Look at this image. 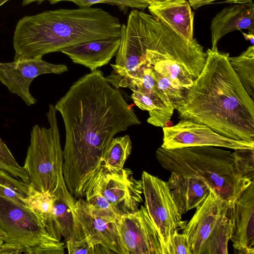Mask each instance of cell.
<instances>
[{
  "label": "cell",
  "instance_id": "cell-1",
  "mask_svg": "<svg viewBox=\"0 0 254 254\" xmlns=\"http://www.w3.org/2000/svg\"><path fill=\"white\" fill-rule=\"evenodd\" d=\"M54 106L65 129L64 179L78 199L84 197L114 136L141 122L121 91L98 69L74 82Z\"/></svg>",
  "mask_w": 254,
  "mask_h": 254
},
{
  "label": "cell",
  "instance_id": "cell-2",
  "mask_svg": "<svg viewBox=\"0 0 254 254\" xmlns=\"http://www.w3.org/2000/svg\"><path fill=\"white\" fill-rule=\"evenodd\" d=\"M205 66L184 98L175 104L179 118L205 125L216 133L254 143V100L229 61V54L208 49Z\"/></svg>",
  "mask_w": 254,
  "mask_h": 254
},
{
  "label": "cell",
  "instance_id": "cell-3",
  "mask_svg": "<svg viewBox=\"0 0 254 254\" xmlns=\"http://www.w3.org/2000/svg\"><path fill=\"white\" fill-rule=\"evenodd\" d=\"M121 25L118 18L96 7L62 8L25 16L14 32V61L42 58L83 42L119 38Z\"/></svg>",
  "mask_w": 254,
  "mask_h": 254
},
{
  "label": "cell",
  "instance_id": "cell-4",
  "mask_svg": "<svg viewBox=\"0 0 254 254\" xmlns=\"http://www.w3.org/2000/svg\"><path fill=\"white\" fill-rule=\"evenodd\" d=\"M155 156L167 171L204 182L210 191L231 206L254 181L242 177L235 170L232 152L204 146L167 149L160 146Z\"/></svg>",
  "mask_w": 254,
  "mask_h": 254
},
{
  "label": "cell",
  "instance_id": "cell-5",
  "mask_svg": "<svg viewBox=\"0 0 254 254\" xmlns=\"http://www.w3.org/2000/svg\"><path fill=\"white\" fill-rule=\"evenodd\" d=\"M171 27L160 19L133 9L126 24L121 25V42L113 71L106 78L116 88L126 87L139 68L147 64L146 53Z\"/></svg>",
  "mask_w": 254,
  "mask_h": 254
},
{
  "label": "cell",
  "instance_id": "cell-6",
  "mask_svg": "<svg viewBox=\"0 0 254 254\" xmlns=\"http://www.w3.org/2000/svg\"><path fill=\"white\" fill-rule=\"evenodd\" d=\"M0 228L7 236L0 254H64V244L50 236L32 207L0 195Z\"/></svg>",
  "mask_w": 254,
  "mask_h": 254
},
{
  "label": "cell",
  "instance_id": "cell-7",
  "mask_svg": "<svg viewBox=\"0 0 254 254\" xmlns=\"http://www.w3.org/2000/svg\"><path fill=\"white\" fill-rule=\"evenodd\" d=\"M55 106L50 104L46 113L49 127L35 125L30 133L23 168L29 183L38 190L51 193L56 188L63 172V151Z\"/></svg>",
  "mask_w": 254,
  "mask_h": 254
},
{
  "label": "cell",
  "instance_id": "cell-8",
  "mask_svg": "<svg viewBox=\"0 0 254 254\" xmlns=\"http://www.w3.org/2000/svg\"><path fill=\"white\" fill-rule=\"evenodd\" d=\"M228 204L210 191L183 229L191 254H227L232 233Z\"/></svg>",
  "mask_w": 254,
  "mask_h": 254
},
{
  "label": "cell",
  "instance_id": "cell-9",
  "mask_svg": "<svg viewBox=\"0 0 254 254\" xmlns=\"http://www.w3.org/2000/svg\"><path fill=\"white\" fill-rule=\"evenodd\" d=\"M85 192L98 194L106 200L118 219L137 211L143 201L142 181L135 179L130 169L111 170L102 164L88 182Z\"/></svg>",
  "mask_w": 254,
  "mask_h": 254
},
{
  "label": "cell",
  "instance_id": "cell-10",
  "mask_svg": "<svg viewBox=\"0 0 254 254\" xmlns=\"http://www.w3.org/2000/svg\"><path fill=\"white\" fill-rule=\"evenodd\" d=\"M145 207L162 241L166 254L171 237L186 223L164 181L143 171L141 175Z\"/></svg>",
  "mask_w": 254,
  "mask_h": 254
},
{
  "label": "cell",
  "instance_id": "cell-11",
  "mask_svg": "<svg viewBox=\"0 0 254 254\" xmlns=\"http://www.w3.org/2000/svg\"><path fill=\"white\" fill-rule=\"evenodd\" d=\"M74 210L94 254H125L115 214L96 208L82 198L76 200Z\"/></svg>",
  "mask_w": 254,
  "mask_h": 254
},
{
  "label": "cell",
  "instance_id": "cell-12",
  "mask_svg": "<svg viewBox=\"0 0 254 254\" xmlns=\"http://www.w3.org/2000/svg\"><path fill=\"white\" fill-rule=\"evenodd\" d=\"M161 147L174 149L209 146L236 150L254 148V143L239 141L221 135L208 127L187 119H181L172 127H163Z\"/></svg>",
  "mask_w": 254,
  "mask_h": 254
},
{
  "label": "cell",
  "instance_id": "cell-13",
  "mask_svg": "<svg viewBox=\"0 0 254 254\" xmlns=\"http://www.w3.org/2000/svg\"><path fill=\"white\" fill-rule=\"evenodd\" d=\"M125 254H164L160 236L145 206L117 221Z\"/></svg>",
  "mask_w": 254,
  "mask_h": 254
},
{
  "label": "cell",
  "instance_id": "cell-14",
  "mask_svg": "<svg viewBox=\"0 0 254 254\" xmlns=\"http://www.w3.org/2000/svg\"><path fill=\"white\" fill-rule=\"evenodd\" d=\"M132 91L131 98L139 109L147 111V122L163 127L171 120L174 106L158 87L146 64L142 66L127 85Z\"/></svg>",
  "mask_w": 254,
  "mask_h": 254
},
{
  "label": "cell",
  "instance_id": "cell-15",
  "mask_svg": "<svg viewBox=\"0 0 254 254\" xmlns=\"http://www.w3.org/2000/svg\"><path fill=\"white\" fill-rule=\"evenodd\" d=\"M67 70L65 64H51L42 58L0 62V82L30 106L37 102L29 90L34 78L41 74H61Z\"/></svg>",
  "mask_w": 254,
  "mask_h": 254
},
{
  "label": "cell",
  "instance_id": "cell-16",
  "mask_svg": "<svg viewBox=\"0 0 254 254\" xmlns=\"http://www.w3.org/2000/svg\"><path fill=\"white\" fill-rule=\"evenodd\" d=\"M51 193L52 211L45 225L50 236L59 241L62 238L65 241L85 238L74 210L76 199L67 189L63 172L60 173L57 185Z\"/></svg>",
  "mask_w": 254,
  "mask_h": 254
},
{
  "label": "cell",
  "instance_id": "cell-17",
  "mask_svg": "<svg viewBox=\"0 0 254 254\" xmlns=\"http://www.w3.org/2000/svg\"><path fill=\"white\" fill-rule=\"evenodd\" d=\"M232 223L230 240L236 253L254 254V181L228 209Z\"/></svg>",
  "mask_w": 254,
  "mask_h": 254
},
{
  "label": "cell",
  "instance_id": "cell-18",
  "mask_svg": "<svg viewBox=\"0 0 254 254\" xmlns=\"http://www.w3.org/2000/svg\"><path fill=\"white\" fill-rule=\"evenodd\" d=\"M151 14L163 21L188 41L193 38L194 13L188 0H148Z\"/></svg>",
  "mask_w": 254,
  "mask_h": 254
},
{
  "label": "cell",
  "instance_id": "cell-19",
  "mask_svg": "<svg viewBox=\"0 0 254 254\" xmlns=\"http://www.w3.org/2000/svg\"><path fill=\"white\" fill-rule=\"evenodd\" d=\"M120 37L101 39L83 42L62 50L75 64L83 65L91 71L107 64L116 55Z\"/></svg>",
  "mask_w": 254,
  "mask_h": 254
},
{
  "label": "cell",
  "instance_id": "cell-20",
  "mask_svg": "<svg viewBox=\"0 0 254 254\" xmlns=\"http://www.w3.org/2000/svg\"><path fill=\"white\" fill-rule=\"evenodd\" d=\"M248 29L254 33V3L235 4L223 8L212 19L210 30L211 50L217 48L220 39L232 31Z\"/></svg>",
  "mask_w": 254,
  "mask_h": 254
},
{
  "label": "cell",
  "instance_id": "cell-21",
  "mask_svg": "<svg viewBox=\"0 0 254 254\" xmlns=\"http://www.w3.org/2000/svg\"><path fill=\"white\" fill-rule=\"evenodd\" d=\"M166 183L182 215L196 208L211 191L199 179L173 173Z\"/></svg>",
  "mask_w": 254,
  "mask_h": 254
},
{
  "label": "cell",
  "instance_id": "cell-22",
  "mask_svg": "<svg viewBox=\"0 0 254 254\" xmlns=\"http://www.w3.org/2000/svg\"><path fill=\"white\" fill-rule=\"evenodd\" d=\"M230 64L246 91L254 100V46L237 57H229Z\"/></svg>",
  "mask_w": 254,
  "mask_h": 254
},
{
  "label": "cell",
  "instance_id": "cell-23",
  "mask_svg": "<svg viewBox=\"0 0 254 254\" xmlns=\"http://www.w3.org/2000/svg\"><path fill=\"white\" fill-rule=\"evenodd\" d=\"M131 149L132 144L129 135L114 137L104 154L102 164L111 170L123 168Z\"/></svg>",
  "mask_w": 254,
  "mask_h": 254
},
{
  "label": "cell",
  "instance_id": "cell-24",
  "mask_svg": "<svg viewBox=\"0 0 254 254\" xmlns=\"http://www.w3.org/2000/svg\"><path fill=\"white\" fill-rule=\"evenodd\" d=\"M30 184L14 179L9 173L0 169V195L29 206L27 202Z\"/></svg>",
  "mask_w": 254,
  "mask_h": 254
},
{
  "label": "cell",
  "instance_id": "cell-25",
  "mask_svg": "<svg viewBox=\"0 0 254 254\" xmlns=\"http://www.w3.org/2000/svg\"><path fill=\"white\" fill-rule=\"evenodd\" d=\"M27 202L38 213L45 225L52 211V193L40 191L30 183V191Z\"/></svg>",
  "mask_w": 254,
  "mask_h": 254
},
{
  "label": "cell",
  "instance_id": "cell-26",
  "mask_svg": "<svg viewBox=\"0 0 254 254\" xmlns=\"http://www.w3.org/2000/svg\"><path fill=\"white\" fill-rule=\"evenodd\" d=\"M39 3L44 0L51 4L66 1L73 2L80 8L89 7L91 5L104 3L117 6L121 10L126 11L128 8L143 10L148 5V0H36Z\"/></svg>",
  "mask_w": 254,
  "mask_h": 254
},
{
  "label": "cell",
  "instance_id": "cell-27",
  "mask_svg": "<svg viewBox=\"0 0 254 254\" xmlns=\"http://www.w3.org/2000/svg\"><path fill=\"white\" fill-rule=\"evenodd\" d=\"M232 152L234 167L243 178L254 181V148H241Z\"/></svg>",
  "mask_w": 254,
  "mask_h": 254
},
{
  "label": "cell",
  "instance_id": "cell-28",
  "mask_svg": "<svg viewBox=\"0 0 254 254\" xmlns=\"http://www.w3.org/2000/svg\"><path fill=\"white\" fill-rule=\"evenodd\" d=\"M148 66L150 68L151 73L157 85L170 99L173 105L184 98L186 89L175 85L169 78L165 77Z\"/></svg>",
  "mask_w": 254,
  "mask_h": 254
},
{
  "label": "cell",
  "instance_id": "cell-29",
  "mask_svg": "<svg viewBox=\"0 0 254 254\" xmlns=\"http://www.w3.org/2000/svg\"><path fill=\"white\" fill-rule=\"evenodd\" d=\"M0 161L17 173L20 180L29 183L28 176L25 169L19 165L6 145L0 138Z\"/></svg>",
  "mask_w": 254,
  "mask_h": 254
},
{
  "label": "cell",
  "instance_id": "cell-30",
  "mask_svg": "<svg viewBox=\"0 0 254 254\" xmlns=\"http://www.w3.org/2000/svg\"><path fill=\"white\" fill-rule=\"evenodd\" d=\"M166 254H191L190 246L184 233L175 231L170 238Z\"/></svg>",
  "mask_w": 254,
  "mask_h": 254
},
{
  "label": "cell",
  "instance_id": "cell-31",
  "mask_svg": "<svg viewBox=\"0 0 254 254\" xmlns=\"http://www.w3.org/2000/svg\"><path fill=\"white\" fill-rule=\"evenodd\" d=\"M66 242V247L69 254H94L93 250L85 238Z\"/></svg>",
  "mask_w": 254,
  "mask_h": 254
},
{
  "label": "cell",
  "instance_id": "cell-32",
  "mask_svg": "<svg viewBox=\"0 0 254 254\" xmlns=\"http://www.w3.org/2000/svg\"><path fill=\"white\" fill-rule=\"evenodd\" d=\"M191 7L197 9L200 7L211 3L217 0H188ZM226 2L234 4L244 3L252 2L253 0H224Z\"/></svg>",
  "mask_w": 254,
  "mask_h": 254
},
{
  "label": "cell",
  "instance_id": "cell-33",
  "mask_svg": "<svg viewBox=\"0 0 254 254\" xmlns=\"http://www.w3.org/2000/svg\"><path fill=\"white\" fill-rule=\"evenodd\" d=\"M0 169L5 170L9 173L12 176L18 179H20L19 175L15 171L10 168L2 162L0 161Z\"/></svg>",
  "mask_w": 254,
  "mask_h": 254
},
{
  "label": "cell",
  "instance_id": "cell-34",
  "mask_svg": "<svg viewBox=\"0 0 254 254\" xmlns=\"http://www.w3.org/2000/svg\"><path fill=\"white\" fill-rule=\"evenodd\" d=\"M244 37H245L246 40H249L250 42L254 45V33L249 32V33H245L243 32H242Z\"/></svg>",
  "mask_w": 254,
  "mask_h": 254
},
{
  "label": "cell",
  "instance_id": "cell-35",
  "mask_svg": "<svg viewBox=\"0 0 254 254\" xmlns=\"http://www.w3.org/2000/svg\"><path fill=\"white\" fill-rule=\"evenodd\" d=\"M7 237L6 234L0 228V244L1 245L5 241Z\"/></svg>",
  "mask_w": 254,
  "mask_h": 254
},
{
  "label": "cell",
  "instance_id": "cell-36",
  "mask_svg": "<svg viewBox=\"0 0 254 254\" xmlns=\"http://www.w3.org/2000/svg\"><path fill=\"white\" fill-rule=\"evenodd\" d=\"M9 0H0V6Z\"/></svg>",
  "mask_w": 254,
  "mask_h": 254
},
{
  "label": "cell",
  "instance_id": "cell-37",
  "mask_svg": "<svg viewBox=\"0 0 254 254\" xmlns=\"http://www.w3.org/2000/svg\"><path fill=\"white\" fill-rule=\"evenodd\" d=\"M1 245L0 244V247Z\"/></svg>",
  "mask_w": 254,
  "mask_h": 254
}]
</instances>
